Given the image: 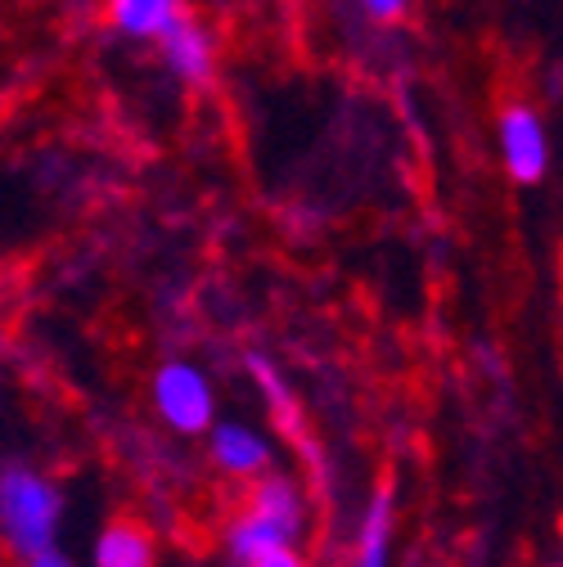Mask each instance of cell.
I'll list each match as a JSON object with an SVG mask.
<instances>
[{
	"label": "cell",
	"mask_w": 563,
	"mask_h": 567,
	"mask_svg": "<svg viewBox=\"0 0 563 567\" xmlns=\"http://www.w3.org/2000/svg\"><path fill=\"white\" fill-rule=\"evenodd\" d=\"M303 532V495L285 477H266L248 491V505L231 527V549L239 563H253L270 549H289Z\"/></svg>",
	"instance_id": "1"
},
{
	"label": "cell",
	"mask_w": 563,
	"mask_h": 567,
	"mask_svg": "<svg viewBox=\"0 0 563 567\" xmlns=\"http://www.w3.org/2000/svg\"><path fill=\"white\" fill-rule=\"evenodd\" d=\"M59 523V495L32 477V473H6L0 477V532L23 554L37 558L50 549Z\"/></svg>",
	"instance_id": "2"
},
{
	"label": "cell",
	"mask_w": 563,
	"mask_h": 567,
	"mask_svg": "<svg viewBox=\"0 0 563 567\" xmlns=\"http://www.w3.org/2000/svg\"><path fill=\"white\" fill-rule=\"evenodd\" d=\"M501 158H505V172L519 185H532V181L545 176V163H550L545 122L523 100H510L505 113H501Z\"/></svg>",
	"instance_id": "3"
},
{
	"label": "cell",
	"mask_w": 563,
	"mask_h": 567,
	"mask_svg": "<svg viewBox=\"0 0 563 567\" xmlns=\"http://www.w3.org/2000/svg\"><path fill=\"white\" fill-rule=\"evenodd\" d=\"M154 405L181 433H203L213 423V388L190 365H167L154 379Z\"/></svg>",
	"instance_id": "4"
},
{
	"label": "cell",
	"mask_w": 563,
	"mask_h": 567,
	"mask_svg": "<svg viewBox=\"0 0 563 567\" xmlns=\"http://www.w3.org/2000/svg\"><path fill=\"white\" fill-rule=\"evenodd\" d=\"M158 45H163V59H167V68L181 78V82H190V86H207L213 82V73H217V37H213V28H207L203 19H194V14H176V23L158 37Z\"/></svg>",
	"instance_id": "5"
},
{
	"label": "cell",
	"mask_w": 563,
	"mask_h": 567,
	"mask_svg": "<svg viewBox=\"0 0 563 567\" xmlns=\"http://www.w3.org/2000/svg\"><path fill=\"white\" fill-rule=\"evenodd\" d=\"M95 567H154V532L140 518H113L100 532Z\"/></svg>",
	"instance_id": "6"
},
{
	"label": "cell",
	"mask_w": 563,
	"mask_h": 567,
	"mask_svg": "<svg viewBox=\"0 0 563 567\" xmlns=\"http://www.w3.org/2000/svg\"><path fill=\"white\" fill-rule=\"evenodd\" d=\"M185 6L181 0H109V23L122 32V37H135V41H158L176 14Z\"/></svg>",
	"instance_id": "7"
},
{
	"label": "cell",
	"mask_w": 563,
	"mask_h": 567,
	"mask_svg": "<svg viewBox=\"0 0 563 567\" xmlns=\"http://www.w3.org/2000/svg\"><path fill=\"white\" fill-rule=\"evenodd\" d=\"M213 460L231 477H257V473H266L270 451H266V442L257 433L244 429V423H222V429L213 433Z\"/></svg>",
	"instance_id": "8"
},
{
	"label": "cell",
	"mask_w": 563,
	"mask_h": 567,
	"mask_svg": "<svg viewBox=\"0 0 563 567\" xmlns=\"http://www.w3.org/2000/svg\"><path fill=\"white\" fill-rule=\"evenodd\" d=\"M253 379L262 383V392H266V401H270V414H275V423H279V433H289L298 446L307 442V429H303V410H298V401H294V392L285 388V379H279L266 361H257L253 357Z\"/></svg>",
	"instance_id": "9"
},
{
	"label": "cell",
	"mask_w": 563,
	"mask_h": 567,
	"mask_svg": "<svg viewBox=\"0 0 563 567\" xmlns=\"http://www.w3.org/2000/svg\"><path fill=\"white\" fill-rule=\"evenodd\" d=\"M388 540H392V495L379 491L366 514V527H361L357 567H388Z\"/></svg>",
	"instance_id": "10"
},
{
	"label": "cell",
	"mask_w": 563,
	"mask_h": 567,
	"mask_svg": "<svg viewBox=\"0 0 563 567\" xmlns=\"http://www.w3.org/2000/svg\"><path fill=\"white\" fill-rule=\"evenodd\" d=\"M361 10L375 23H401L406 10H410V0H361Z\"/></svg>",
	"instance_id": "11"
},
{
	"label": "cell",
	"mask_w": 563,
	"mask_h": 567,
	"mask_svg": "<svg viewBox=\"0 0 563 567\" xmlns=\"http://www.w3.org/2000/svg\"><path fill=\"white\" fill-rule=\"evenodd\" d=\"M244 567H307L298 554H294V545L289 549H270V554H262V558H253V563H244Z\"/></svg>",
	"instance_id": "12"
},
{
	"label": "cell",
	"mask_w": 563,
	"mask_h": 567,
	"mask_svg": "<svg viewBox=\"0 0 563 567\" xmlns=\"http://www.w3.org/2000/svg\"><path fill=\"white\" fill-rule=\"evenodd\" d=\"M32 567H68V563H63L59 554H50V549H45V554H37V558H32Z\"/></svg>",
	"instance_id": "13"
}]
</instances>
